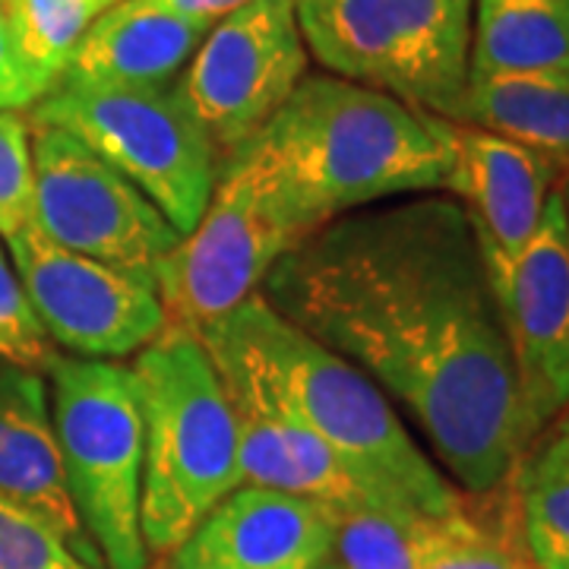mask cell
I'll return each instance as SVG.
<instances>
[{
	"label": "cell",
	"instance_id": "6da1fadb",
	"mask_svg": "<svg viewBox=\"0 0 569 569\" xmlns=\"http://www.w3.org/2000/svg\"><path fill=\"white\" fill-rule=\"evenodd\" d=\"M260 295L406 408L466 493L512 478L535 437L459 200L418 193L339 216L284 253Z\"/></svg>",
	"mask_w": 569,
	"mask_h": 569
},
{
	"label": "cell",
	"instance_id": "7a4b0ae2",
	"mask_svg": "<svg viewBox=\"0 0 569 569\" xmlns=\"http://www.w3.org/2000/svg\"><path fill=\"white\" fill-rule=\"evenodd\" d=\"M317 228L365 206L447 193L452 121L332 73H307L253 137Z\"/></svg>",
	"mask_w": 569,
	"mask_h": 569
},
{
	"label": "cell",
	"instance_id": "3957f363",
	"mask_svg": "<svg viewBox=\"0 0 569 569\" xmlns=\"http://www.w3.org/2000/svg\"><path fill=\"white\" fill-rule=\"evenodd\" d=\"M216 326L244 348L276 396L346 466L370 507L447 516L462 503L466 490L418 447L387 392L288 323L260 291Z\"/></svg>",
	"mask_w": 569,
	"mask_h": 569
},
{
	"label": "cell",
	"instance_id": "277c9868",
	"mask_svg": "<svg viewBox=\"0 0 569 569\" xmlns=\"http://www.w3.org/2000/svg\"><path fill=\"white\" fill-rule=\"evenodd\" d=\"M130 370L142 418V541L149 553H171L209 509L244 485L234 411L193 329L164 326Z\"/></svg>",
	"mask_w": 569,
	"mask_h": 569
},
{
	"label": "cell",
	"instance_id": "5b68a950",
	"mask_svg": "<svg viewBox=\"0 0 569 569\" xmlns=\"http://www.w3.org/2000/svg\"><path fill=\"white\" fill-rule=\"evenodd\" d=\"M313 231L263 146L244 142L222 162L203 219L156 269L168 326L200 332L228 317Z\"/></svg>",
	"mask_w": 569,
	"mask_h": 569
},
{
	"label": "cell",
	"instance_id": "8992f818",
	"mask_svg": "<svg viewBox=\"0 0 569 569\" xmlns=\"http://www.w3.org/2000/svg\"><path fill=\"white\" fill-rule=\"evenodd\" d=\"M29 123L61 127L140 190L174 224L193 231L216 190L222 159L183 102L178 82L104 86L61 80L32 104Z\"/></svg>",
	"mask_w": 569,
	"mask_h": 569
},
{
	"label": "cell",
	"instance_id": "52a82bcc",
	"mask_svg": "<svg viewBox=\"0 0 569 569\" xmlns=\"http://www.w3.org/2000/svg\"><path fill=\"white\" fill-rule=\"evenodd\" d=\"M475 0H295L307 54L332 77L456 121Z\"/></svg>",
	"mask_w": 569,
	"mask_h": 569
},
{
	"label": "cell",
	"instance_id": "ba28073f",
	"mask_svg": "<svg viewBox=\"0 0 569 569\" xmlns=\"http://www.w3.org/2000/svg\"><path fill=\"white\" fill-rule=\"evenodd\" d=\"M63 481L104 569H146L140 529L142 418L121 361L54 355L44 370Z\"/></svg>",
	"mask_w": 569,
	"mask_h": 569
},
{
	"label": "cell",
	"instance_id": "9c48e42d",
	"mask_svg": "<svg viewBox=\"0 0 569 569\" xmlns=\"http://www.w3.org/2000/svg\"><path fill=\"white\" fill-rule=\"evenodd\" d=\"M32 224L54 244L156 282L181 234L133 183L61 127L32 123Z\"/></svg>",
	"mask_w": 569,
	"mask_h": 569
},
{
	"label": "cell",
	"instance_id": "30bf717a",
	"mask_svg": "<svg viewBox=\"0 0 569 569\" xmlns=\"http://www.w3.org/2000/svg\"><path fill=\"white\" fill-rule=\"evenodd\" d=\"M307 67L295 0H250L212 22L178 89L224 162L288 102Z\"/></svg>",
	"mask_w": 569,
	"mask_h": 569
},
{
	"label": "cell",
	"instance_id": "8fae6325",
	"mask_svg": "<svg viewBox=\"0 0 569 569\" xmlns=\"http://www.w3.org/2000/svg\"><path fill=\"white\" fill-rule=\"evenodd\" d=\"M3 244L44 336L73 358L121 361L168 326L159 288L142 276L54 244L32 222Z\"/></svg>",
	"mask_w": 569,
	"mask_h": 569
},
{
	"label": "cell",
	"instance_id": "7c38bea8",
	"mask_svg": "<svg viewBox=\"0 0 569 569\" xmlns=\"http://www.w3.org/2000/svg\"><path fill=\"white\" fill-rule=\"evenodd\" d=\"M490 282L503 310L522 411L538 437L569 411V224L557 190L535 238Z\"/></svg>",
	"mask_w": 569,
	"mask_h": 569
},
{
	"label": "cell",
	"instance_id": "4fadbf2b",
	"mask_svg": "<svg viewBox=\"0 0 569 569\" xmlns=\"http://www.w3.org/2000/svg\"><path fill=\"white\" fill-rule=\"evenodd\" d=\"M200 339L222 373L224 392L234 411L238 462L244 485L284 490L305 500H317L329 509L367 503L346 466L276 396V389L266 383L253 358L222 326H206L200 329Z\"/></svg>",
	"mask_w": 569,
	"mask_h": 569
},
{
	"label": "cell",
	"instance_id": "5bb4252c",
	"mask_svg": "<svg viewBox=\"0 0 569 569\" xmlns=\"http://www.w3.org/2000/svg\"><path fill=\"white\" fill-rule=\"evenodd\" d=\"M567 171L529 146L452 121L447 193L466 209L490 276L526 250Z\"/></svg>",
	"mask_w": 569,
	"mask_h": 569
},
{
	"label": "cell",
	"instance_id": "9a60e30c",
	"mask_svg": "<svg viewBox=\"0 0 569 569\" xmlns=\"http://www.w3.org/2000/svg\"><path fill=\"white\" fill-rule=\"evenodd\" d=\"M332 509L241 485L168 553V569H320L332 560Z\"/></svg>",
	"mask_w": 569,
	"mask_h": 569
},
{
	"label": "cell",
	"instance_id": "2e32d148",
	"mask_svg": "<svg viewBox=\"0 0 569 569\" xmlns=\"http://www.w3.org/2000/svg\"><path fill=\"white\" fill-rule=\"evenodd\" d=\"M0 493L41 516L82 563L104 569L63 481L61 452L51 425L48 380L39 370L3 365V361H0Z\"/></svg>",
	"mask_w": 569,
	"mask_h": 569
},
{
	"label": "cell",
	"instance_id": "e0dca14e",
	"mask_svg": "<svg viewBox=\"0 0 569 569\" xmlns=\"http://www.w3.org/2000/svg\"><path fill=\"white\" fill-rule=\"evenodd\" d=\"M209 29L212 26L181 20L146 0H123L86 29L61 80L104 86L174 82Z\"/></svg>",
	"mask_w": 569,
	"mask_h": 569
},
{
	"label": "cell",
	"instance_id": "ac0fdd59",
	"mask_svg": "<svg viewBox=\"0 0 569 569\" xmlns=\"http://www.w3.org/2000/svg\"><path fill=\"white\" fill-rule=\"evenodd\" d=\"M456 123L507 137L569 168V73L468 77Z\"/></svg>",
	"mask_w": 569,
	"mask_h": 569
},
{
	"label": "cell",
	"instance_id": "d6986e66",
	"mask_svg": "<svg viewBox=\"0 0 569 569\" xmlns=\"http://www.w3.org/2000/svg\"><path fill=\"white\" fill-rule=\"evenodd\" d=\"M569 73V0H475L468 77Z\"/></svg>",
	"mask_w": 569,
	"mask_h": 569
},
{
	"label": "cell",
	"instance_id": "ffe728a7",
	"mask_svg": "<svg viewBox=\"0 0 569 569\" xmlns=\"http://www.w3.org/2000/svg\"><path fill=\"white\" fill-rule=\"evenodd\" d=\"M421 569H535L522 535L516 471L488 493H466L437 516L427 535Z\"/></svg>",
	"mask_w": 569,
	"mask_h": 569
},
{
	"label": "cell",
	"instance_id": "44dd1931",
	"mask_svg": "<svg viewBox=\"0 0 569 569\" xmlns=\"http://www.w3.org/2000/svg\"><path fill=\"white\" fill-rule=\"evenodd\" d=\"M516 497L535 569H569V411L526 449L516 468Z\"/></svg>",
	"mask_w": 569,
	"mask_h": 569
},
{
	"label": "cell",
	"instance_id": "7402d4cb",
	"mask_svg": "<svg viewBox=\"0 0 569 569\" xmlns=\"http://www.w3.org/2000/svg\"><path fill=\"white\" fill-rule=\"evenodd\" d=\"M20 61L48 96L63 77L86 29L111 10V0H3Z\"/></svg>",
	"mask_w": 569,
	"mask_h": 569
},
{
	"label": "cell",
	"instance_id": "603a6c76",
	"mask_svg": "<svg viewBox=\"0 0 569 569\" xmlns=\"http://www.w3.org/2000/svg\"><path fill=\"white\" fill-rule=\"evenodd\" d=\"M332 557L346 569H421L437 516L358 503L332 509Z\"/></svg>",
	"mask_w": 569,
	"mask_h": 569
},
{
	"label": "cell",
	"instance_id": "cb8c5ba5",
	"mask_svg": "<svg viewBox=\"0 0 569 569\" xmlns=\"http://www.w3.org/2000/svg\"><path fill=\"white\" fill-rule=\"evenodd\" d=\"M0 569H96L32 509L0 493Z\"/></svg>",
	"mask_w": 569,
	"mask_h": 569
},
{
	"label": "cell",
	"instance_id": "d4e9b609",
	"mask_svg": "<svg viewBox=\"0 0 569 569\" xmlns=\"http://www.w3.org/2000/svg\"><path fill=\"white\" fill-rule=\"evenodd\" d=\"M58 351L22 291L7 247L0 244V361L44 373Z\"/></svg>",
	"mask_w": 569,
	"mask_h": 569
},
{
	"label": "cell",
	"instance_id": "484cf974",
	"mask_svg": "<svg viewBox=\"0 0 569 569\" xmlns=\"http://www.w3.org/2000/svg\"><path fill=\"white\" fill-rule=\"evenodd\" d=\"M32 222V123L0 111V238Z\"/></svg>",
	"mask_w": 569,
	"mask_h": 569
},
{
	"label": "cell",
	"instance_id": "4316f807",
	"mask_svg": "<svg viewBox=\"0 0 569 569\" xmlns=\"http://www.w3.org/2000/svg\"><path fill=\"white\" fill-rule=\"evenodd\" d=\"M39 99V89L29 80V73L20 61L17 41L10 32V20H7V10L0 0V111H26Z\"/></svg>",
	"mask_w": 569,
	"mask_h": 569
},
{
	"label": "cell",
	"instance_id": "83f0119b",
	"mask_svg": "<svg viewBox=\"0 0 569 569\" xmlns=\"http://www.w3.org/2000/svg\"><path fill=\"white\" fill-rule=\"evenodd\" d=\"M146 3H152V7H159V10H168V13L181 17V20L212 26V22H219L222 17H228V13L247 7L250 0H146Z\"/></svg>",
	"mask_w": 569,
	"mask_h": 569
},
{
	"label": "cell",
	"instance_id": "f1b7e54d",
	"mask_svg": "<svg viewBox=\"0 0 569 569\" xmlns=\"http://www.w3.org/2000/svg\"><path fill=\"white\" fill-rule=\"evenodd\" d=\"M557 193H560V200H563V212H567V224H569V171L560 178V183H557Z\"/></svg>",
	"mask_w": 569,
	"mask_h": 569
},
{
	"label": "cell",
	"instance_id": "f546056e",
	"mask_svg": "<svg viewBox=\"0 0 569 569\" xmlns=\"http://www.w3.org/2000/svg\"><path fill=\"white\" fill-rule=\"evenodd\" d=\"M320 569H346V567H339L336 560H326V563H323V567H320Z\"/></svg>",
	"mask_w": 569,
	"mask_h": 569
},
{
	"label": "cell",
	"instance_id": "4dcf8cb0",
	"mask_svg": "<svg viewBox=\"0 0 569 569\" xmlns=\"http://www.w3.org/2000/svg\"><path fill=\"white\" fill-rule=\"evenodd\" d=\"M118 3H123V0H111V7H118Z\"/></svg>",
	"mask_w": 569,
	"mask_h": 569
}]
</instances>
